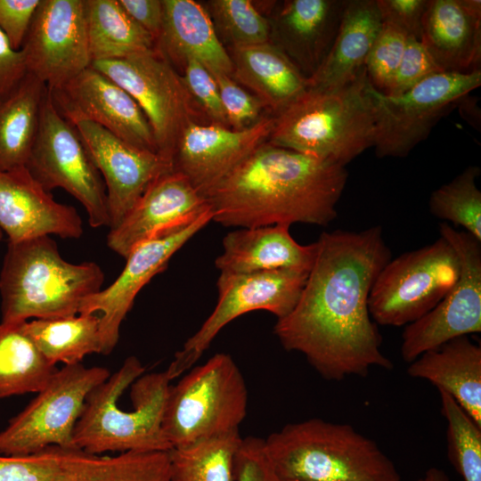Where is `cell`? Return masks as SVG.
Wrapping results in <instances>:
<instances>
[{"label": "cell", "mask_w": 481, "mask_h": 481, "mask_svg": "<svg viewBox=\"0 0 481 481\" xmlns=\"http://www.w3.org/2000/svg\"><path fill=\"white\" fill-rule=\"evenodd\" d=\"M376 0H347L333 44L308 87L330 88L355 79L381 29Z\"/></svg>", "instance_id": "cell-28"}, {"label": "cell", "mask_w": 481, "mask_h": 481, "mask_svg": "<svg viewBox=\"0 0 481 481\" xmlns=\"http://www.w3.org/2000/svg\"><path fill=\"white\" fill-rule=\"evenodd\" d=\"M308 273L290 269L220 273L216 307L166 370L171 380L196 363L217 333L237 317L256 310L270 312L277 320L287 316L297 305Z\"/></svg>", "instance_id": "cell-13"}, {"label": "cell", "mask_w": 481, "mask_h": 481, "mask_svg": "<svg viewBox=\"0 0 481 481\" xmlns=\"http://www.w3.org/2000/svg\"><path fill=\"white\" fill-rule=\"evenodd\" d=\"M47 192L61 188L85 208L90 226L110 225L102 177L77 129L58 112L47 87L37 137L25 167Z\"/></svg>", "instance_id": "cell-11"}, {"label": "cell", "mask_w": 481, "mask_h": 481, "mask_svg": "<svg viewBox=\"0 0 481 481\" xmlns=\"http://www.w3.org/2000/svg\"><path fill=\"white\" fill-rule=\"evenodd\" d=\"M365 68L330 88L308 87L274 117L270 143L346 167L374 146L375 121Z\"/></svg>", "instance_id": "cell-4"}, {"label": "cell", "mask_w": 481, "mask_h": 481, "mask_svg": "<svg viewBox=\"0 0 481 481\" xmlns=\"http://www.w3.org/2000/svg\"><path fill=\"white\" fill-rule=\"evenodd\" d=\"M105 184L110 230L116 228L150 184L171 171L159 154L137 148L89 121L75 126Z\"/></svg>", "instance_id": "cell-18"}, {"label": "cell", "mask_w": 481, "mask_h": 481, "mask_svg": "<svg viewBox=\"0 0 481 481\" xmlns=\"http://www.w3.org/2000/svg\"><path fill=\"white\" fill-rule=\"evenodd\" d=\"M459 257L443 237L391 258L379 273L368 300L371 319L383 326H406L430 312L452 289Z\"/></svg>", "instance_id": "cell-8"}, {"label": "cell", "mask_w": 481, "mask_h": 481, "mask_svg": "<svg viewBox=\"0 0 481 481\" xmlns=\"http://www.w3.org/2000/svg\"><path fill=\"white\" fill-rule=\"evenodd\" d=\"M209 209L188 178L172 169L154 180L122 222L110 230L108 247L126 258L137 245L184 228Z\"/></svg>", "instance_id": "cell-19"}, {"label": "cell", "mask_w": 481, "mask_h": 481, "mask_svg": "<svg viewBox=\"0 0 481 481\" xmlns=\"http://www.w3.org/2000/svg\"><path fill=\"white\" fill-rule=\"evenodd\" d=\"M183 81L195 104L211 123L228 126L215 77L200 62L187 58L183 62Z\"/></svg>", "instance_id": "cell-40"}, {"label": "cell", "mask_w": 481, "mask_h": 481, "mask_svg": "<svg viewBox=\"0 0 481 481\" xmlns=\"http://www.w3.org/2000/svg\"><path fill=\"white\" fill-rule=\"evenodd\" d=\"M61 448L26 456L0 455V481H61Z\"/></svg>", "instance_id": "cell-39"}, {"label": "cell", "mask_w": 481, "mask_h": 481, "mask_svg": "<svg viewBox=\"0 0 481 481\" xmlns=\"http://www.w3.org/2000/svg\"><path fill=\"white\" fill-rule=\"evenodd\" d=\"M283 481H401L394 462L349 424L309 419L264 439Z\"/></svg>", "instance_id": "cell-6"}, {"label": "cell", "mask_w": 481, "mask_h": 481, "mask_svg": "<svg viewBox=\"0 0 481 481\" xmlns=\"http://www.w3.org/2000/svg\"><path fill=\"white\" fill-rule=\"evenodd\" d=\"M232 77L276 115L307 88V77L282 49L269 42L234 46Z\"/></svg>", "instance_id": "cell-27"}, {"label": "cell", "mask_w": 481, "mask_h": 481, "mask_svg": "<svg viewBox=\"0 0 481 481\" xmlns=\"http://www.w3.org/2000/svg\"><path fill=\"white\" fill-rule=\"evenodd\" d=\"M208 6L215 28L233 47L269 42V22L251 1L212 0Z\"/></svg>", "instance_id": "cell-37"}, {"label": "cell", "mask_w": 481, "mask_h": 481, "mask_svg": "<svg viewBox=\"0 0 481 481\" xmlns=\"http://www.w3.org/2000/svg\"><path fill=\"white\" fill-rule=\"evenodd\" d=\"M118 3L153 37L156 44L163 25V0H118Z\"/></svg>", "instance_id": "cell-47"}, {"label": "cell", "mask_w": 481, "mask_h": 481, "mask_svg": "<svg viewBox=\"0 0 481 481\" xmlns=\"http://www.w3.org/2000/svg\"><path fill=\"white\" fill-rule=\"evenodd\" d=\"M2 237H3V231L0 229V240H1Z\"/></svg>", "instance_id": "cell-49"}, {"label": "cell", "mask_w": 481, "mask_h": 481, "mask_svg": "<svg viewBox=\"0 0 481 481\" xmlns=\"http://www.w3.org/2000/svg\"><path fill=\"white\" fill-rule=\"evenodd\" d=\"M41 0H0V30L20 51Z\"/></svg>", "instance_id": "cell-44"}, {"label": "cell", "mask_w": 481, "mask_h": 481, "mask_svg": "<svg viewBox=\"0 0 481 481\" xmlns=\"http://www.w3.org/2000/svg\"><path fill=\"white\" fill-rule=\"evenodd\" d=\"M84 12L92 62L155 49L153 37L125 12L118 0H84Z\"/></svg>", "instance_id": "cell-30"}, {"label": "cell", "mask_w": 481, "mask_h": 481, "mask_svg": "<svg viewBox=\"0 0 481 481\" xmlns=\"http://www.w3.org/2000/svg\"><path fill=\"white\" fill-rule=\"evenodd\" d=\"M347 177L344 166L265 142L203 196L212 220L227 227L327 226Z\"/></svg>", "instance_id": "cell-2"}, {"label": "cell", "mask_w": 481, "mask_h": 481, "mask_svg": "<svg viewBox=\"0 0 481 481\" xmlns=\"http://www.w3.org/2000/svg\"><path fill=\"white\" fill-rule=\"evenodd\" d=\"M407 373L446 392L481 428V347L469 336L423 353L410 363Z\"/></svg>", "instance_id": "cell-26"}, {"label": "cell", "mask_w": 481, "mask_h": 481, "mask_svg": "<svg viewBox=\"0 0 481 481\" xmlns=\"http://www.w3.org/2000/svg\"><path fill=\"white\" fill-rule=\"evenodd\" d=\"M447 424V456L464 481H481V428L446 392L438 390Z\"/></svg>", "instance_id": "cell-36"}, {"label": "cell", "mask_w": 481, "mask_h": 481, "mask_svg": "<svg viewBox=\"0 0 481 481\" xmlns=\"http://www.w3.org/2000/svg\"><path fill=\"white\" fill-rule=\"evenodd\" d=\"M20 51L27 72L49 88L90 67L84 0H41Z\"/></svg>", "instance_id": "cell-15"}, {"label": "cell", "mask_w": 481, "mask_h": 481, "mask_svg": "<svg viewBox=\"0 0 481 481\" xmlns=\"http://www.w3.org/2000/svg\"><path fill=\"white\" fill-rule=\"evenodd\" d=\"M316 244L297 305L274 325L280 343L329 380L365 377L373 367L392 369L368 307L372 285L391 259L382 228L323 232Z\"/></svg>", "instance_id": "cell-1"}, {"label": "cell", "mask_w": 481, "mask_h": 481, "mask_svg": "<svg viewBox=\"0 0 481 481\" xmlns=\"http://www.w3.org/2000/svg\"><path fill=\"white\" fill-rule=\"evenodd\" d=\"M49 90L58 112L73 126L89 121L131 145L158 153L150 124L136 102L92 66Z\"/></svg>", "instance_id": "cell-16"}, {"label": "cell", "mask_w": 481, "mask_h": 481, "mask_svg": "<svg viewBox=\"0 0 481 481\" xmlns=\"http://www.w3.org/2000/svg\"><path fill=\"white\" fill-rule=\"evenodd\" d=\"M135 356L86 396L73 432V446L106 452H169L162 420L170 389L167 371L143 375Z\"/></svg>", "instance_id": "cell-3"}, {"label": "cell", "mask_w": 481, "mask_h": 481, "mask_svg": "<svg viewBox=\"0 0 481 481\" xmlns=\"http://www.w3.org/2000/svg\"><path fill=\"white\" fill-rule=\"evenodd\" d=\"M213 77L219 89L228 126L241 130L251 126L262 118L264 106L255 95L242 89L231 76L215 74Z\"/></svg>", "instance_id": "cell-41"}, {"label": "cell", "mask_w": 481, "mask_h": 481, "mask_svg": "<svg viewBox=\"0 0 481 481\" xmlns=\"http://www.w3.org/2000/svg\"><path fill=\"white\" fill-rule=\"evenodd\" d=\"M480 85L481 69L469 73L438 72L395 96L379 92L369 81L376 156L406 157L428 136L442 117Z\"/></svg>", "instance_id": "cell-9"}, {"label": "cell", "mask_w": 481, "mask_h": 481, "mask_svg": "<svg viewBox=\"0 0 481 481\" xmlns=\"http://www.w3.org/2000/svg\"><path fill=\"white\" fill-rule=\"evenodd\" d=\"M91 66L133 97L150 124L157 152L173 165L180 135L197 115L182 76L156 49Z\"/></svg>", "instance_id": "cell-12"}, {"label": "cell", "mask_w": 481, "mask_h": 481, "mask_svg": "<svg viewBox=\"0 0 481 481\" xmlns=\"http://www.w3.org/2000/svg\"><path fill=\"white\" fill-rule=\"evenodd\" d=\"M347 0H290L277 18L282 51L311 77L327 56ZM280 47V46H279ZM302 72V71H301ZM307 77V78H308Z\"/></svg>", "instance_id": "cell-25"}, {"label": "cell", "mask_w": 481, "mask_h": 481, "mask_svg": "<svg viewBox=\"0 0 481 481\" xmlns=\"http://www.w3.org/2000/svg\"><path fill=\"white\" fill-rule=\"evenodd\" d=\"M247 409L239 367L229 355L218 353L170 387L162 429L172 448L183 447L239 431Z\"/></svg>", "instance_id": "cell-7"}, {"label": "cell", "mask_w": 481, "mask_h": 481, "mask_svg": "<svg viewBox=\"0 0 481 481\" xmlns=\"http://www.w3.org/2000/svg\"><path fill=\"white\" fill-rule=\"evenodd\" d=\"M316 241L302 245L289 233V225L240 228L223 239L216 259L220 273L240 274L281 269L309 273L316 257Z\"/></svg>", "instance_id": "cell-23"}, {"label": "cell", "mask_w": 481, "mask_h": 481, "mask_svg": "<svg viewBox=\"0 0 481 481\" xmlns=\"http://www.w3.org/2000/svg\"><path fill=\"white\" fill-rule=\"evenodd\" d=\"M439 234L456 251L460 275L436 306L404 327L401 355L408 363L453 338L481 332V241L445 222Z\"/></svg>", "instance_id": "cell-14"}, {"label": "cell", "mask_w": 481, "mask_h": 481, "mask_svg": "<svg viewBox=\"0 0 481 481\" xmlns=\"http://www.w3.org/2000/svg\"><path fill=\"white\" fill-rule=\"evenodd\" d=\"M212 218L209 209L184 228L137 245L126 256V265L114 282L82 302L78 314H102L101 354L109 355L115 348L120 325L139 291L166 269L172 256Z\"/></svg>", "instance_id": "cell-17"}, {"label": "cell", "mask_w": 481, "mask_h": 481, "mask_svg": "<svg viewBox=\"0 0 481 481\" xmlns=\"http://www.w3.org/2000/svg\"><path fill=\"white\" fill-rule=\"evenodd\" d=\"M428 0H376L382 23L420 39L422 19Z\"/></svg>", "instance_id": "cell-45"}, {"label": "cell", "mask_w": 481, "mask_h": 481, "mask_svg": "<svg viewBox=\"0 0 481 481\" xmlns=\"http://www.w3.org/2000/svg\"><path fill=\"white\" fill-rule=\"evenodd\" d=\"M274 117H262L241 130L191 121L183 128L173 157V169L203 193L268 141Z\"/></svg>", "instance_id": "cell-20"}, {"label": "cell", "mask_w": 481, "mask_h": 481, "mask_svg": "<svg viewBox=\"0 0 481 481\" xmlns=\"http://www.w3.org/2000/svg\"><path fill=\"white\" fill-rule=\"evenodd\" d=\"M46 90L45 84L28 73L0 105V171L26 167L37 137Z\"/></svg>", "instance_id": "cell-31"}, {"label": "cell", "mask_w": 481, "mask_h": 481, "mask_svg": "<svg viewBox=\"0 0 481 481\" xmlns=\"http://www.w3.org/2000/svg\"><path fill=\"white\" fill-rule=\"evenodd\" d=\"M0 229L9 242L51 234L78 239L84 232L77 209L57 202L25 167L0 171Z\"/></svg>", "instance_id": "cell-21"}, {"label": "cell", "mask_w": 481, "mask_h": 481, "mask_svg": "<svg viewBox=\"0 0 481 481\" xmlns=\"http://www.w3.org/2000/svg\"><path fill=\"white\" fill-rule=\"evenodd\" d=\"M420 40L443 71L480 69L481 1L428 0Z\"/></svg>", "instance_id": "cell-22"}, {"label": "cell", "mask_w": 481, "mask_h": 481, "mask_svg": "<svg viewBox=\"0 0 481 481\" xmlns=\"http://www.w3.org/2000/svg\"><path fill=\"white\" fill-rule=\"evenodd\" d=\"M234 481H283L265 449L264 439L241 438L233 461Z\"/></svg>", "instance_id": "cell-43"}, {"label": "cell", "mask_w": 481, "mask_h": 481, "mask_svg": "<svg viewBox=\"0 0 481 481\" xmlns=\"http://www.w3.org/2000/svg\"><path fill=\"white\" fill-rule=\"evenodd\" d=\"M22 326L52 365L81 363L86 355L101 354L100 315L96 314L33 319L23 322Z\"/></svg>", "instance_id": "cell-32"}, {"label": "cell", "mask_w": 481, "mask_h": 481, "mask_svg": "<svg viewBox=\"0 0 481 481\" xmlns=\"http://www.w3.org/2000/svg\"><path fill=\"white\" fill-rule=\"evenodd\" d=\"M22 323L0 322V399L38 393L57 371L37 348Z\"/></svg>", "instance_id": "cell-33"}, {"label": "cell", "mask_w": 481, "mask_h": 481, "mask_svg": "<svg viewBox=\"0 0 481 481\" xmlns=\"http://www.w3.org/2000/svg\"><path fill=\"white\" fill-rule=\"evenodd\" d=\"M416 481H450L447 474L441 469L430 468Z\"/></svg>", "instance_id": "cell-48"}, {"label": "cell", "mask_w": 481, "mask_h": 481, "mask_svg": "<svg viewBox=\"0 0 481 481\" xmlns=\"http://www.w3.org/2000/svg\"><path fill=\"white\" fill-rule=\"evenodd\" d=\"M479 175L478 167H468L431 193L428 207L434 216L463 227L481 241V192L476 183Z\"/></svg>", "instance_id": "cell-35"}, {"label": "cell", "mask_w": 481, "mask_h": 481, "mask_svg": "<svg viewBox=\"0 0 481 481\" xmlns=\"http://www.w3.org/2000/svg\"><path fill=\"white\" fill-rule=\"evenodd\" d=\"M240 441L234 431L172 448L171 481H234L233 461Z\"/></svg>", "instance_id": "cell-34"}, {"label": "cell", "mask_w": 481, "mask_h": 481, "mask_svg": "<svg viewBox=\"0 0 481 481\" xmlns=\"http://www.w3.org/2000/svg\"><path fill=\"white\" fill-rule=\"evenodd\" d=\"M408 36L401 29L382 23L365 61L371 85L387 94L390 89L406 47Z\"/></svg>", "instance_id": "cell-38"}, {"label": "cell", "mask_w": 481, "mask_h": 481, "mask_svg": "<svg viewBox=\"0 0 481 481\" xmlns=\"http://www.w3.org/2000/svg\"><path fill=\"white\" fill-rule=\"evenodd\" d=\"M444 72L421 41L408 37L404 56L387 95L405 93L433 74Z\"/></svg>", "instance_id": "cell-42"}, {"label": "cell", "mask_w": 481, "mask_h": 481, "mask_svg": "<svg viewBox=\"0 0 481 481\" xmlns=\"http://www.w3.org/2000/svg\"><path fill=\"white\" fill-rule=\"evenodd\" d=\"M163 25L155 49L171 64L192 58L212 75L232 77V61L208 12L193 0H163Z\"/></svg>", "instance_id": "cell-24"}, {"label": "cell", "mask_w": 481, "mask_h": 481, "mask_svg": "<svg viewBox=\"0 0 481 481\" xmlns=\"http://www.w3.org/2000/svg\"><path fill=\"white\" fill-rule=\"evenodd\" d=\"M110 377L81 363L57 370L37 397L0 432V454L26 456L50 446L75 449L73 432L86 398Z\"/></svg>", "instance_id": "cell-10"}, {"label": "cell", "mask_w": 481, "mask_h": 481, "mask_svg": "<svg viewBox=\"0 0 481 481\" xmlns=\"http://www.w3.org/2000/svg\"><path fill=\"white\" fill-rule=\"evenodd\" d=\"M61 481H171L168 452L100 456L61 448Z\"/></svg>", "instance_id": "cell-29"}, {"label": "cell", "mask_w": 481, "mask_h": 481, "mask_svg": "<svg viewBox=\"0 0 481 481\" xmlns=\"http://www.w3.org/2000/svg\"><path fill=\"white\" fill-rule=\"evenodd\" d=\"M27 74L21 51L13 50L0 30V105L13 94Z\"/></svg>", "instance_id": "cell-46"}, {"label": "cell", "mask_w": 481, "mask_h": 481, "mask_svg": "<svg viewBox=\"0 0 481 481\" xmlns=\"http://www.w3.org/2000/svg\"><path fill=\"white\" fill-rule=\"evenodd\" d=\"M103 281L98 264L66 261L48 235L8 241L0 273L2 322L77 315Z\"/></svg>", "instance_id": "cell-5"}]
</instances>
